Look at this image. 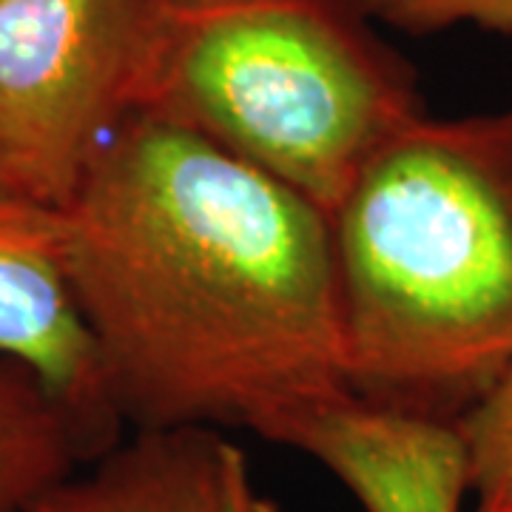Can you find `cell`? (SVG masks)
<instances>
[{
	"label": "cell",
	"mask_w": 512,
	"mask_h": 512,
	"mask_svg": "<svg viewBox=\"0 0 512 512\" xmlns=\"http://www.w3.org/2000/svg\"><path fill=\"white\" fill-rule=\"evenodd\" d=\"M60 214L120 424L271 441L350 396L330 217L293 188L137 111Z\"/></svg>",
	"instance_id": "6da1fadb"
},
{
	"label": "cell",
	"mask_w": 512,
	"mask_h": 512,
	"mask_svg": "<svg viewBox=\"0 0 512 512\" xmlns=\"http://www.w3.org/2000/svg\"><path fill=\"white\" fill-rule=\"evenodd\" d=\"M330 228L350 396L461 419L512 365V103L404 123Z\"/></svg>",
	"instance_id": "7a4b0ae2"
},
{
	"label": "cell",
	"mask_w": 512,
	"mask_h": 512,
	"mask_svg": "<svg viewBox=\"0 0 512 512\" xmlns=\"http://www.w3.org/2000/svg\"><path fill=\"white\" fill-rule=\"evenodd\" d=\"M356 0H177L146 109L325 214L427 111L413 66Z\"/></svg>",
	"instance_id": "3957f363"
},
{
	"label": "cell",
	"mask_w": 512,
	"mask_h": 512,
	"mask_svg": "<svg viewBox=\"0 0 512 512\" xmlns=\"http://www.w3.org/2000/svg\"><path fill=\"white\" fill-rule=\"evenodd\" d=\"M177 0H0V188L66 208L146 109Z\"/></svg>",
	"instance_id": "277c9868"
},
{
	"label": "cell",
	"mask_w": 512,
	"mask_h": 512,
	"mask_svg": "<svg viewBox=\"0 0 512 512\" xmlns=\"http://www.w3.org/2000/svg\"><path fill=\"white\" fill-rule=\"evenodd\" d=\"M0 356L32 367L72 410L94 458L120 441L123 424L111 410L92 333L69 282L63 214L3 188Z\"/></svg>",
	"instance_id": "5b68a950"
},
{
	"label": "cell",
	"mask_w": 512,
	"mask_h": 512,
	"mask_svg": "<svg viewBox=\"0 0 512 512\" xmlns=\"http://www.w3.org/2000/svg\"><path fill=\"white\" fill-rule=\"evenodd\" d=\"M274 444L319 461L365 512H461L470 495L456 421L342 396L282 424Z\"/></svg>",
	"instance_id": "8992f818"
},
{
	"label": "cell",
	"mask_w": 512,
	"mask_h": 512,
	"mask_svg": "<svg viewBox=\"0 0 512 512\" xmlns=\"http://www.w3.org/2000/svg\"><path fill=\"white\" fill-rule=\"evenodd\" d=\"M228 456L220 430H134L32 512H228Z\"/></svg>",
	"instance_id": "52a82bcc"
},
{
	"label": "cell",
	"mask_w": 512,
	"mask_h": 512,
	"mask_svg": "<svg viewBox=\"0 0 512 512\" xmlns=\"http://www.w3.org/2000/svg\"><path fill=\"white\" fill-rule=\"evenodd\" d=\"M92 458L72 410L32 367L0 356V512H32Z\"/></svg>",
	"instance_id": "ba28073f"
},
{
	"label": "cell",
	"mask_w": 512,
	"mask_h": 512,
	"mask_svg": "<svg viewBox=\"0 0 512 512\" xmlns=\"http://www.w3.org/2000/svg\"><path fill=\"white\" fill-rule=\"evenodd\" d=\"M476 512H512V365L456 421Z\"/></svg>",
	"instance_id": "9c48e42d"
},
{
	"label": "cell",
	"mask_w": 512,
	"mask_h": 512,
	"mask_svg": "<svg viewBox=\"0 0 512 512\" xmlns=\"http://www.w3.org/2000/svg\"><path fill=\"white\" fill-rule=\"evenodd\" d=\"M379 26L427 37L450 29H478L512 37V0H356Z\"/></svg>",
	"instance_id": "30bf717a"
},
{
	"label": "cell",
	"mask_w": 512,
	"mask_h": 512,
	"mask_svg": "<svg viewBox=\"0 0 512 512\" xmlns=\"http://www.w3.org/2000/svg\"><path fill=\"white\" fill-rule=\"evenodd\" d=\"M228 512H279L274 498L259 493L251 476V464L237 444L228 456Z\"/></svg>",
	"instance_id": "8fae6325"
}]
</instances>
